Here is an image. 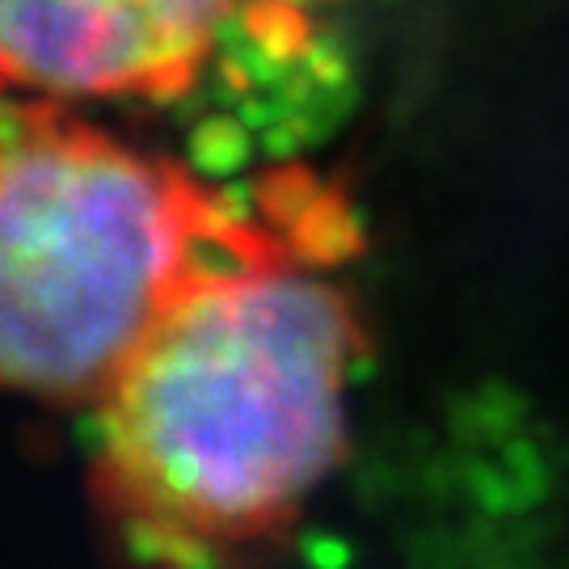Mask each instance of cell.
I'll return each instance as SVG.
<instances>
[{
    "mask_svg": "<svg viewBox=\"0 0 569 569\" xmlns=\"http://www.w3.org/2000/svg\"><path fill=\"white\" fill-rule=\"evenodd\" d=\"M237 13L241 0H0V89L173 102Z\"/></svg>",
    "mask_w": 569,
    "mask_h": 569,
    "instance_id": "3",
    "label": "cell"
},
{
    "mask_svg": "<svg viewBox=\"0 0 569 569\" xmlns=\"http://www.w3.org/2000/svg\"><path fill=\"white\" fill-rule=\"evenodd\" d=\"M338 190L287 169L249 203L56 98L0 106V392L102 401L194 287L279 244L342 253Z\"/></svg>",
    "mask_w": 569,
    "mask_h": 569,
    "instance_id": "2",
    "label": "cell"
},
{
    "mask_svg": "<svg viewBox=\"0 0 569 569\" xmlns=\"http://www.w3.org/2000/svg\"><path fill=\"white\" fill-rule=\"evenodd\" d=\"M333 258L279 244L211 274L106 388L89 486L136 569L237 566L338 468L363 326Z\"/></svg>",
    "mask_w": 569,
    "mask_h": 569,
    "instance_id": "1",
    "label": "cell"
}]
</instances>
